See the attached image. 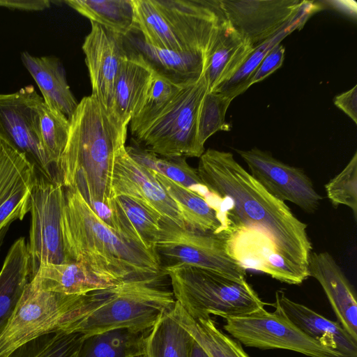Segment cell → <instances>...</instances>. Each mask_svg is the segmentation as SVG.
Instances as JSON below:
<instances>
[{
	"label": "cell",
	"instance_id": "obj_22",
	"mask_svg": "<svg viewBox=\"0 0 357 357\" xmlns=\"http://www.w3.org/2000/svg\"><path fill=\"white\" fill-rule=\"evenodd\" d=\"M253 50L223 17L206 56L203 75L207 91L229 80Z\"/></svg>",
	"mask_w": 357,
	"mask_h": 357
},
{
	"label": "cell",
	"instance_id": "obj_4",
	"mask_svg": "<svg viewBox=\"0 0 357 357\" xmlns=\"http://www.w3.org/2000/svg\"><path fill=\"white\" fill-rule=\"evenodd\" d=\"M166 276L165 272L135 276L82 295L68 333L85 338L120 328L150 331L175 305L172 291L164 284Z\"/></svg>",
	"mask_w": 357,
	"mask_h": 357
},
{
	"label": "cell",
	"instance_id": "obj_37",
	"mask_svg": "<svg viewBox=\"0 0 357 357\" xmlns=\"http://www.w3.org/2000/svg\"><path fill=\"white\" fill-rule=\"evenodd\" d=\"M327 197L333 206L344 205L351 209L357 220V153L346 167L326 185Z\"/></svg>",
	"mask_w": 357,
	"mask_h": 357
},
{
	"label": "cell",
	"instance_id": "obj_28",
	"mask_svg": "<svg viewBox=\"0 0 357 357\" xmlns=\"http://www.w3.org/2000/svg\"><path fill=\"white\" fill-rule=\"evenodd\" d=\"M150 331L120 328L85 337L75 357L145 356L146 338Z\"/></svg>",
	"mask_w": 357,
	"mask_h": 357
},
{
	"label": "cell",
	"instance_id": "obj_26",
	"mask_svg": "<svg viewBox=\"0 0 357 357\" xmlns=\"http://www.w3.org/2000/svg\"><path fill=\"white\" fill-rule=\"evenodd\" d=\"M172 314L210 357H250L242 344L220 329L211 317H193L177 301Z\"/></svg>",
	"mask_w": 357,
	"mask_h": 357
},
{
	"label": "cell",
	"instance_id": "obj_14",
	"mask_svg": "<svg viewBox=\"0 0 357 357\" xmlns=\"http://www.w3.org/2000/svg\"><path fill=\"white\" fill-rule=\"evenodd\" d=\"M225 20L255 49L282 30L299 12L301 0H218Z\"/></svg>",
	"mask_w": 357,
	"mask_h": 357
},
{
	"label": "cell",
	"instance_id": "obj_13",
	"mask_svg": "<svg viewBox=\"0 0 357 357\" xmlns=\"http://www.w3.org/2000/svg\"><path fill=\"white\" fill-rule=\"evenodd\" d=\"M236 151L247 164L251 176L271 195L309 213L318 209L322 197L302 169L285 164L257 148Z\"/></svg>",
	"mask_w": 357,
	"mask_h": 357
},
{
	"label": "cell",
	"instance_id": "obj_15",
	"mask_svg": "<svg viewBox=\"0 0 357 357\" xmlns=\"http://www.w3.org/2000/svg\"><path fill=\"white\" fill-rule=\"evenodd\" d=\"M112 188L114 197H130L178 226L188 227L176 204L157 181L153 172L130 157L126 146L116 155Z\"/></svg>",
	"mask_w": 357,
	"mask_h": 357
},
{
	"label": "cell",
	"instance_id": "obj_11",
	"mask_svg": "<svg viewBox=\"0 0 357 357\" xmlns=\"http://www.w3.org/2000/svg\"><path fill=\"white\" fill-rule=\"evenodd\" d=\"M225 319L224 330L241 344L260 349H285L309 357H349L311 338L278 308Z\"/></svg>",
	"mask_w": 357,
	"mask_h": 357
},
{
	"label": "cell",
	"instance_id": "obj_17",
	"mask_svg": "<svg viewBox=\"0 0 357 357\" xmlns=\"http://www.w3.org/2000/svg\"><path fill=\"white\" fill-rule=\"evenodd\" d=\"M37 178L33 165L24 155L0 142V231L30 211L31 195Z\"/></svg>",
	"mask_w": 357,
	"mask_h": 357
},
{
	"label": "cell",
	"instance_id": "obj_27",
	"mask_svg": "<svg viewBox=\"0 0 357 357\" xmlns=\"http://www.w3.org/2000/svg\"><path fill=\"white\" fill-rule=\"evenodd\" d=\"M153 174L176 204L188 228L201 231H219L221 223L218 212L204 197L162 175Z\"/></svg>",
	"mask_w": 357,
	"mask_h": 357
},
{
	"label": "cell",
	"instance_id": "obj_23",
	"mask_svg": "<svg viewBox=\"0 0 357 357\" xmlns=\"http://www.w3.org/2000/svg\"><path fill=\"white\" fill-rule=\"evenodd\" d=\"M21 59L38 85L45 104L70 119L79 102L68 84L64 67L53 56H35L23 52Z\"/></svg>",
	"mask_w": 357,
	"mask_h": 357
},
{
	"label": "cell",
	"instance_id": "obj_43",
	"mask_svg": "<svg viewBox=\"0 0 357 357\" xmlns=\"http://www.w3.org/2000/svg\"><path fill=\"white\" fill-rule=\"evenodd\" d=\"M9 228V225L6 226L3 229L0 231V250L1 249L2 245L3 243L4 239L6 238V233Z\"/></svg>",
	"mask_w": 357,
	"mask_h": 357
},
{
	"label": "cell",
	"instance_id": "obj_41",
	"mask_svg": "<svg viewBox=\"0 0 357 357\" xmlns=\"http://www.w3.org/2000/svg\"><path fill=\"white\" fill-rule=\"evenodd\" d=\"M0 6L22 10H43L50 6V1L47 0H0Z\"/></svg>",
	"mask_w": 357,
	"mask_h": 357
},
{
	"label": "cell",
	"instance_id": "obj_30",
	"mask_svg": "<svg viewBox=\"0 0 357 357\" xmlns=\"http://www.w3.org/2000/svg\"><path fill=\"white\" fill-rule=\"evenodd\" d=\"M64 3L91 22L124 37L136 30L132 0H68Z\"/></svg>",
	"mask_w": 357,
	"mask_h": 357
},
{
	"label": "cell",
	"instance_id": "obj_33",
	"mask_svg": "<svg viewBox=\"0 0 357 357\" xmlns=\"http://www.w3.org/2000/svg\"><path fill=\"white\" fill-rule=\"evenodd\" d=\"M114 199L137 236L141 246L155 252L162 217L130 197L118 195Z\"/></svg>",
	"mask_w": 357,
	"mask_h": 357
},
{
	"label": "cell",
	"instance_id": "obj_45",
	"mask_svg": "<svg viewBox=\"0 0 357 357\" xmlns=\"http://www.w3.org/2000/svg\"></svg>",
	"mask_w": 357,
	"mask_h": 357
},
{
	"label": "cell",
	"instance_id": "obj_20",
	"mask_svg": "<svg viewBox=\"0 0 357 357\" xmlns=\"http://www.w3.org/2000/svg\"><path fill=\"white\" fill-rule=\"evenodd\" d=\"M274 306L301 331L320 344L349 357H357V340L337 321L291 300L282 290L275 292Z\"/></svg>",
	"mask_w": 357,
	"mask_h": 357
},
{
	"label": "cell",
	"instance_id": "obj_38",
	"mask_svg": "<svg viewBox=\"0 0 357 357\" xmlns=\"http://www.w3.org/2000/svg\"><path fill=\"white\" fill-rule=\"evenodd\" d=\"M183 87L153 73L142 109L130 122L133 130L150 119L163 107Z\"/></svg>",
	"mask_w": 357,
	"mask_h": 357
},
{
	"label": "cell",
	"instance_id": "obj_29",
	"mask_svg": "<svg viewBox=\"0 0 357 357\" xmlns=\"http://www.w3.org/2000/svg\"><path fill=\"white\" fill-rule=\"evenodd\" d=\"M316 7L312 1H305L299 12L291 21L278 33L254 49L235 74L213 91L224 93L233 99L245 92L250 86V78L266 54L290 33L302 26L313 11L317 10Z\"/></svg>",
	"mask_w": 357,
	"mask_h": 357
},
{
	"label": "cell",
	"instance_id": "obj_7",
	"mask_svg": "<svg viewBox=\"0 0 357 357\" xmlns=\"http://www.w3.org/2000/svg\"><path fill=\"white\" fill-rule=\"evenodd\" d=\"M207 90L204 75L181 88L150 119L130 130L135 146L165 158H199L205 151L198 136L199 112Z\"/></svg>",
	"mask_w": 357,
	"mask_h": 357
},
{
	"label": "cell",
	"instance_id": "obj_42",
	"mask_svg": "<svg viewBox=\"0 0 357 357\" xmlns=\"http://www.w3.org/2000/svg\"><path fill=\"white\" fill-rule=\"evenodd\" d=\"M189 357H210L205 350L194 340Z\"/></svg>",
	"mask_w": 357,
	"mask_h": 357
},
{
	"label": "cell",
	"instance_id": "obj_44",
	"mask_svg": "<svg viewBox=\"0 0 357 357\" xmlns=\"http://www.w3.org/2000/svg\"><path fill=\"white\" fill-rule=\"evenodd\" d=\"M139 357H146V356H139Z\"/></svg>",
	"mask_w": 357,
	"mask_h": 357
},
{
	"label": "cell",
	"instance_id": "obj_21",
	"mask_svg": "<svg viewBox=\"0 0 357 357\" xmlns=\"http://www.w3.org/2000/svg\"><path fill=\"white\" fill-rule=\"evenodd\" d=\"M127 48L128 56L116 77L109 109L128 126L142 108L153 72L139 55Z\"/></svg>",
	"mask_w": 357,
	"mask_h": 357
},
{
	"label": "cell",
	"instance_id": "obj_3",
	"mask_svg": "<svg viewBox=\"0 0 357 357\" xmlns=\"http://www.w3.org/2000/svg\"><path fill=\"white\" fill-rule=\"evenodd\" d=\"M63 189L61 225L66 262H79L112 284L165 272L155 252L128 241L109 228L77 189Z\"/></svg>",
	"mask_w": 357,
	"mask_h": 357
},
{
	"label": "cell",
	"instance_id": "obj_25",
	"mask_svg": "<svg viewBox=\"0 0 357 357\" xmlns=\"http://www.w3.org/2000/svg\"><path fill=\"white\" fill-rule=\"evenodd\" d=\"M30 257L24 237L10 248L0 271V331L30 280Z\"/></svg>",
	"mask_w": 357,
	"mask_h": 357
},
{
	"label": "cell",
	"instance_id": "obj_32",
	"mask_svg": "<svg viewBox=\"0 0 357 357\" xmlns=\"http://www.w3.org/2000/svg\"><path fill=\"white\" fill-rule=\"evenodd\" d=\"M126 150L143 167L199 195L205 188L197 170L188 164L185 158L161 157L135 145L126 146Z\"/></svg>",
	"mask_w": 357,
	"mask_h": 357
},
{
	"label": "cell",
	"instance_id": "obj_8",
	"mask_svg": "<svg viewBox=\"0 0 357 357\" xmlns=\"http://www.w3.org/2000/svg\"><path fill=\"white\" fill-rule=\"evenodd\" d=\"M82 296L43 291L29 282L0 331V357H8L20 347L41 335L68 333Z\"/></svg>",
	"mask_w": 357,
	"mask_h": 357
},
{
	"label": "cell",
	"instance_id": "obj_36",
	"mask_svg": "<svg viewBox=\"0 0 357 357\" xmlns=\"http://www.w3.org/2000/svg\"><path fill=\"white\" fill-rule=\"evenodd\" d=\"M233 98L220 92L206 91L199 109L198 136L204 146L206 140L218 131H229L230 126L225 121L227 110Z\"/></svg>",
	"mask_w": 357,
	"mask_h": 357
},
{
	"label": "cell",
	"instance_id": "obj_39",
	"mask_svg": "<svg viewBox=\"0 0 357 357\" xmlns=\"http://www.w3.org/2000/svg\"><path fill=\"white\" fill-rule=\"evenodd\" d=\"M285 48L280 43L274 46L264 57L250 80V86L258 83L281 67Z\"/></svg>",
	"mask_w": 357,
	"mask_h": 357
},
{
	"label": "cell",
	"instance_id": "obj_2",
	"mask_svg": "<svg viewBox=\"0 0 357 357\" xmlns=\"http://www.w3.org/2000/svg\"><path fill=\"white\" fill-rule=\"evenodd\" d=\"M67 143L57 165L63 188H75L89 203L110 204L115 158L126 146L128 126L95 96L84 97L69 119Z\"/></svg>",
	"mask_w": 357,
	"mask_h": 357
},
{
	"label": "cell",
	"instance_id": "obj_19",
	"mask_svg": "<svg viewBox=\"0 0 357 357\" xmlns=\"http://www.w3.org/2000/svg\"><path fill=\"white\" fill-rule=\"evenodd\" d=\"M125 40L127 47L139 55L153 73L179 87L197 82L204 74L206 56L202 53L174 52L151 46L137 30Z\"/></svg>",
	"mask_w": 357,
	"mask_h": 357
},
{
	"label": "cell",
	"instance_id": "obj_31",
	"mask_svg": "<svg viewBox=\"0 0 357 357\" xmlns=\"http://www.w3.org/2000/svg\"><path fill=\"white\" fill-rule=\"evenodd\" d=\"M172 310L163 314L149 331L146 357H189L194 339L175 319Z\"/></svg>",
	"mask_w": 357,
	"mask_h": 357
},
{
	"label": "cell",
	"instance_id": "obj_5",
	"mask_svg": "<svg viewBox=\"0 0 357 357\" xmlns=\"http://www.w3.org/2000/svg\"><path fill=\"white\" fill-rule=\"evenodd\" d=\"M136 30L151 46L206 54L224 17L218 1L132 0Z\"/></svg>",
	"mask_w": 357,
	"mask_h": 357
},
{
	"label": "cell",
	"instance_id": "obj_18",
	"mask_svg": "<svg viewBox=\"0 0 357 357\" xmlns=\"http://www.w3.org/2000/svg\"><path fill=\"white\" fill-rule=\"evenodd\" d=\"M307 269L323 288L337 321L357 340L356 294L340 266L327 252H312Z\"/></svg>",
	"mask_w": 357,
	"mask_h": 357
},
{
	"label": "cell",
	"instance_id": "obj_9",
	"mask_svg": "<svg viewBox=\"0 0 357 357\" xmlns=\"http://www.w3.org/2000/svg\"><path fill=\"white\" fill-rule=\"evenodd\" d=\"M155 250L162 270L189 266L239 281L246 280V271L228 255L219 233L183 228L162 217Z\"/></svg>",
	"mask_w": 357,
	"mask_h": 357
},
{
	"label": "cell",
	"instance_id": "obj_24",
	"mask_svg": "<svg viewBox=\"0 0 357 357\" xmlns=\"http://www.w3.org/2000/svg\"><path fill=\"white\" fill-rule=\"evenodd\" d=\"M29 282L39 289L65 295H84L114 285L99 279L76 261L43 264Z\"/></svg>",
	"mask_w": 357,
	"mask_h": 357
},
{
	"label": "cell",
	"instance_id": "obj_16",
	"mask_svg": "<svg viewBox=\"0 0 357 357\" xmlns=\"http://www.w3.org/2000/svg\"><path fill=\"white\" fill-rule=\"evenodd\" d=\"M82 45L92 93L109 109L114 84L121 64L128 56L125 37L97 23Z\"/></svg>",
	"mask_w": 357,
	"mask_h": 357
},
{
	"label": "cell",
	"instance_id": "obj_1",
	"mask_svg": "<svg viewBox=\"0 0 357 357\" xmlns=\"http://www.w3.org/2000/svg\"><path fill=\"white\" fill-rule=\"evenodd\" d=\"M197 170L218 212V233L234 260L245 271L289 284L310 277L312 246L307 226L284 202L268 192L230 152L207 149Z\"/></svg>",
	"mask_w": 357,
	"mask_h": 357
},
{
	"label": "cell",
	"instance_id": "obj_34",
	"mask_svg": "<svg viewBox=\"0 0 357 357\" xmlns=\"http://www.w3.org/2000/svg\"><path fill=\"white\" fill-rule=\"evenodd\" d=\"M83 340L78 333H50L23 344L8 357H75Z\"/></svg>",
	"mask_w": 357,
	"mask_h": 357
},
{
	"label": "cell",
	"instance_id": "obj_6",
	"mask_svg": "<svg viewBox=\"0 0 357 357\" xmlns=\"http://www.w3.org/2000/svg\"><path fill=\"white\" fill-rule=\"evenodd\" d=\"M163 271L169 278L176 301L193 317L216 315L226 319L264 307L265 303L246 280L239 281L189 266L167 267Z\"/></svg>",
	"mask_w": 357,
	"mask_h": 357
},
{
	"label": "cell",
	"instance_id": "obj_35",
	"mask_svg": "<svg viewBox=\"0 0 357 357\" xmlns=\"http://www.w3.org/2000/svg\"><path fill=\"white\" fill-rule=\"evenodd\" d=\"M70 121L63 113L47 107L44 101L40 107V139L49 162L56 168L66 147Z\"/></svg>",
	"mask_w": 357,
	"mask_h": 357
},
{
	"label": "cell",
	"instance_id": "obj_12",
	"mask_svg": "<svg viewBox=\"0 0 357 357\" xmlns=\"http://www.w3.org/2000/svg\"><path fill=\"white\" fill-rule=\"evenodd\" d=\"M64 189L37 174L31 195V226L27 248L30 257V280L43 264L66 262L61 234Z\"/></svg>",
	"mask_w": 357,
	"mask_h": 357
},
{
	"label": "cell",
	"instance_id": "obj_10",
	"mask_svg": "<svg viewBox=\"0 0 357 357\" xmlns=\"http://www.w3.org/2000/svg\"><path fill=\"white\" fill-rule=\"evenodd\" d=\"M43 102V98L31 85L13 93H0V142L24 155L38 175L61 183L40 143V107Z\"/></svg>",
	"mask_w": 357,
	"mask_h": 357
},
{
	"label": "cell",
	"instance_id": "obj_40",
	"mask_svg": "<svg viewBox=\"0 0 357 357\" xmlns=\"http://www.w3.org/2000/svg\"><path fill=\"white\" fill-rule=\"evenodd\" d=\"M333 102L357 124V85L336 96Z\"/></svg>",
	"mask_w": 357,
	"mask_h": 357
}]
</instances>
